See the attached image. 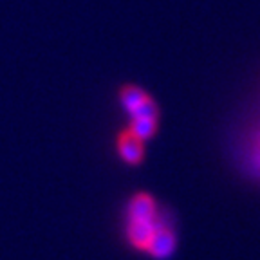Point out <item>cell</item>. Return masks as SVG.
<instances>
[{"label":"cell","mask_w":260,"mask_h":260,"mask_svg":"<svg viewBox=\"0 0 260 260\" xmlns=\"http://www.w3.org/2000/svg\"><path fill=\"white\" fill-rule=\"evenodd\" d=\"M167 208H162L159 201L148 191H136L132 193L125 206V219H123V233L125 240L134 251L145 253L155 228L162 220Z\"/></svg>","instance_id":"cell-1"},{"label":"cell","mask_w":260,"mask_h":260,"mask_svg":"<svg viewBox=\"0 0 260 260\" xmlns=\"http://www.w3.org/2000/svg\"><path fill=\"white\" fill-rule=\"evenodd\" d=\"M118 103L128 126L143 141L152 139L159 130L161 109L154 96L138 83H125L118 89Z\"/></svg>","instance_id":"cell-2"},{"label":"cell","mask_w":260,"mask_h":260,"mask_svg":"<svg viewBox=\"0 0 260 260\" xmlns=\"http://www.w3.org/2000/svg\"><path fill=\"white\" fill-rule=\"evenodd\" d=\"M175 249H177V230L174 226V217L170 215V211H167L159 226L155 228L145 255L154 260H170Z\"/></svg>","instance_id":"cell-3"},{"label":"cell","mask_w":260,"mask_h":260,"mask_svg":"<svg viewBox=\"0 0 260 260\" xmlns=\"http://www.w3.org/2000/svg\"><path fill=\"white\" fill-rule=\"evenodd\" d=\"M114 146L119 161L126 167H139L146 157V141L134 134L128 126L118 130V134L114 138Z\"/></svg>","instance_id":"cell-4"},{"label":"cell","mask_w":260,"mask_h":260,"mask_svg":"<svg viewBox=\"0 0 260 260\" xmlns=\"http://www.w3.org/2000/svg\"><path fill=\"white\" fill-rule=\"evenodd\" d=\"M240 159L246 172L260 181V119L246 130L240 145Z\"/></svg>","instance_id":"cell-5"}]
</instances>
